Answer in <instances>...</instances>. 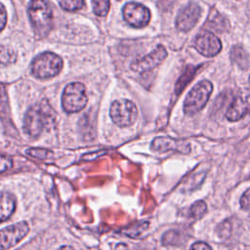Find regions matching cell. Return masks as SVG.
Wrapping results in <instances>:
<instances>
[{"mask_svg":"<svg viewBox=\"0 0 250 250\" xmlns=\"http://www.w3.org/2000/svg\"><path fill=\"white\" fill-rule=\"evenodd\" d=\"M56 111L47 100L30 106L23 118L24 133L31 138L38 137L56 121Z\"/></svg>","mask_w":250,"mask_h":250,"instance_id":"cell-1","label":"cell"},{"mask_svg":"<svg viewBox=\"0 0 250 250\" xmlns=\"http://www.w3.org/2000/svg\"><path fill=\"white\" fill-rule=\"evenodd\" d=\"M27 14L36 37H46L53 27V14L46 1L30 0Z\"/></svg>","mask_w":250,"mask_h":250,"instance_id":"cell-2","label":"cell"},{"mask_svg":"<svg viewBox=\"0 0 250 250\" xmlns=\"http://www.w3.org/2000/svg\"><path fill=\"white\" fill-rule=\"evenodd\" d=\"M62 64V60L59 55L52 52H44L33 59L31 73L39 79L51 78L61 72Z\"/></svg>","mask_w":250,"mask_h":250,"instance_id":"cell-3","label":"cell"},{"mask_svg":"<svg viewBox=\"0 0 250 250\" xmlns=\"http://www.w3.org/2000/svg\"><path fill=\"white\" fill-rule=\"evenodd\" d=\"M213 91L212 83L202 80L197 83L187 95L184 102V111L187 115H193L200 111L207 104Z\"/></svg>","mask_w":250,"mask_h":250,"instance_id":"cell-4","label":"cell"},{"mask_svg":"<svg viewBox=\"0 0 250 250\" xmlns=\"http://www.w3.org/2000/svg\"><path fill=\"white\" fill-rule=\"evenodd\" d=\"M87 102L86 88L82 83L73 82L64 88L62 95V105L65 112H78L85 107Z\"/></svg>","mask_w":250,"mask_h":250,"instance_id":"cell-5","label":"cell"},{"mask_svg":"<svg viewBox=\"0 0 250 250\" xmlns=\"http://www.w3.org/2000/svg\"><path fill=\"white\" fill-rule=\"evenodd\" d=\"M109 115L117 126L129 127L137 120L138 109L136 104L129 100H116L110 105Z\"/></svg>","mask_w":250,"mask_h":250,"instance_id":"cell-6","label":"cell"},{"mask_svg":"<svg viewBox=\"0 0 250 250\" xmlns=\"http://www.w3.org/2000/svg\"><path fill=\"white\" fill-rule=\"evenodd\" d=\"M29 231L26 222H19L0 230V250H7L18 244Z\"/></svg>","mask_w":250,"mask_h":250,"instance_id":"cell-7","label":"cell"},{"mask_svg":"<svg viewBox=\"0 0 250 250\" xmlns=\"http://www.w3.org/2000/svg\"><path fill=\"white\" fill-rule=\"evenodd\" d=\"M124 20L134 27H144L146 25L150 20V12L149 10L136 2L127 3L122 10Z\"/></svg>","mask_w":250,"mask_h":250,"instance_id":"cell-8","label":"cell"},{"mask_svg":"<svg viewBox=\"0 0 250 250\" xmlns=\"http://www.w3.org/2000/svg\"><path fill=\"white\" fill-rule=\"evenodd\" d=\"M195 49L205 57H213L222 49V43L211 31L200 32L194 41Z\"/></svg>","mask_w":250,"mask_h":250,"instance_id":"cell-9","label":"cell"},{"mask_svg":"<svg viewBox=\"0 0 250 250\" xmlns=\"http://www.w3.org/2000/svg\"><path fill=\"white\" fill-rule=\"evenodd\" d=\"M201 9L198 5L194 3H189L188 5L182 8L176 19V26L181 31L190 30L197 22L200 18Z\"/></svg>","mask_w":250,"mask_h":250,"instance_id":"cell-10","label":"cell"},{"mask_svg":"<svg viewBox=\"0 0 250 250\" xmlns=\"http://www.w3.org/2000/svg\"><path fill=\"white\" fill-rule=\"evenodd\" d=\"M166 57H167V51L165 50V48L162 46H158L150 54L136 60L132 63L131 67L135 71H140V72L150 70L156 65H158Z\"/></svg>","mask_w":250,"mask_h":250,"instance_id":"cell-11","label":"cell"},{"mask_svg":"<svg viewBox=\"0 0 250 250\" xmlns=\"http://www.w3.org/2000/svg\"><path fill=\"white\" fill-rule=\"evenodd\" d=\"M250 112V94L241 93L234 98L229 105L226 117L229 121H237Z\"/></svg>","mask_w":250,"mask_h":250,"instance_id":"cell-12","label":"cell"},{"mask_svg":"<svg viewBox=\"0 0 250 250\" xmlns=\"http://www.w3.org/2000/svg\"><path fill=\"white\" fill-rule=\"evenodd\" d=\"M150 148L153 151L159 152H165L167 150H177L182 153H188L190 150V146L184 141L176 140L170 137H157L152 141Z\"/></svg>","mask_w":250,"mask_h":250,"instance_id":"cell-13","label":"cell"},{"mask_svg":"<svg viewBox=\"0 0 250 250\" xmlns=\"http://www.w3.org/2000/svg\"><path fill=\"white\" fill-rule=\"evenodd\" d=\"M205 27L215 32L223 33L229 29V23L224 16H222L216 10H212L206 21Z\"/></svg>","mask_w":250,"mask_h":250,"instance_id":"cell-14","label":"cell"},{"mask_svg":"<svg viewBox=\"0 0 250 250\" xmlns=\"http://www.w3.org/2000/svg\"><path fill=\"white\" fill-rule=\"evenodd\" d=\"M16 209V198L8 191H0V223L8 220Z\"/></svg>","mask_w":250,"mask_h":250,"instance_id":"cell-15","label":"cell"},{"mask_svg":"<svg viewBox=\"0 0 250 250\" xmlns=\"http://www.w3.org/2000/svg\"><path fill=\"white\" fill-rule=\"evenodd\" d=\"M230 59L234 63H236L240 68H243V69L247 68L250 64L248 54L243 49V47L238 45H235L231 48Z\"/></svg>","mask_w":250,"mask_h":250,"instance_id":"cell-16","label":"cell"},{"mask_svg":"<svg viewBox=\"0 0 250 250\" xmlns=\"http://www.w3.org/2000/svg\"><path fill=\"white\" fill-rule=\"evenodd\" d=\"M197 68H198V66H188V67L185 70L184 74L180 77V79H179V81H178V84H177V87H176L178 94H180V92L182 91V89L188 83V81H189L190 79H192V77L194 76V74H195Z\"/></svg>","mask_w":250,"mask_h":250,"instance_id":"cell-17","label":"cell"},{"mask_svg":"<svg viewBox=\"0 0 250 250\" xmlns=\"http://www.w3.org/2000/svg\"><path fill=\"white\" fill-rule=\"evenodd\" d=\"M93 11L99 17H104L109 10V0H92Z\"/></svg>","mask_w":250,"mask_h":250,"instance_id":"cell-18","label":"cell"},{"mask_svg":"<svg viewBox=\"0 0 250 250\" xmlns=\"http://www.w3.org/2000/svg\"><path fill=\"white\" fill-rule=\"evenodd\" d=\"M207 211V206L204 201H195L189 208V215L194 219H200Z\"/></svg>","mask_w":250,"mask_h":250,"instance_id":"cell-19","label":"cell"},{"mask_svg":"<svg viewBox=\"0 0 250 250\" xmlns=\"http://www.w3.org/2000/svg\"><path fill=\"white\" fill-rule=\"evenodd\" d=\"M62 9L73 12L81 9L84 6V0H57Z\"/></svg>","mask_w":250,"mask_h":250,"instance_id":"cell-20","label":"cell"},{"mask_svg":"<svg viewBox=\"0 0 250 250\" xmlns=\"http://www.w3.org/2000/svg\"><path fill=\"white\" fill-rule=\"evenodd\" d=\"M0 113L2 115H9V100L6 86L0 83Z\"/></svg>","mask_w":250,"mask_h":250,"instance_id":"cell-21","label":"cell"},{"mask_svg":"<svg viewBox=\"0 0 250 250\" xmlns=\"http://www.w3.org/2000/svg\"><path fill=\"white\" fill-rule=\"evenodd\" d=\"M16 61V53L7 46L0 47V62L7 64Z\"/></svg>","mask_w":250,"mask_h":250,"instance_id":"cell-22","label":"cell"},{"mask_svg":"<svg viewBox=\"0 0 250 250\" xmlns=\"http://www.w3.org/2000/svg\"><path fill=\"white\" fill-rule=\"evenodd\" d=\"M26 153L28 155H31V156L39 158V159H47V158L53 156L52 151L43 149V148H28L26 150Z\"/></svg>","mask_w":250,"mask_h":250,"instance_id":"cell-23","label":"cell"},{"mask_svg":"<svg viewBox=\"0 0 250 250\" xmlns=\"http://www.w3.org/2000/svg\"><path fill=\"white\" fill-rule=\"evenodd\" d=\"M240 206L243 210L250 211V188H248L240 197Z\"/></svg>","mask_w":250,"mask_h":250,"instance_id":"cell-24","label":"cell"},{"mask_svg":"<svg viewBox=\"0 0 250 250\" xmlns=\"http://www.w3.org/2000/svg\"><path fill=\"white\" fill-rule=\"evenodd\" d=\"M12 165H13V161L10 157L0 156V173H3L6 170L10 169Z\"/></svg>","mask_w":250,"mask_h":250,"instance_id":"cell-25","label":"cell"},{"mask_svg":"<svg viewBox=\"0 0 250 250\" xmlns=\"http://www.w3.org/2000/svg\"><path fill=\"white\" fill-rule=\"evenodd\" d=\"M7 23V12L2 3H0V31H2Z\"/></svg>","mask_w":250,"mask_h":250,"instance_id":"cell-26","label":"cell"},{"mask_svg":"<svg viewBox=\"0 0 250 250\" xmlns=\"http://www.w3.org/2000/svg\"><path fill=\"white\" fill-rule=\"evenodd\" d=\"M189 250H212V248L205 242H195L190 246Z\"/></svg>","mask_w":250,"mask_h":250,"instance_id":"cell-27","label":"cell"},{"mask_svg":"<svg viewBox=\"0 0 250 250\" xmlns=\"http://www.w3.org/2000/svg\"><path fill=\"white\" fill-rule=\"evenodd\" d=\"M174 1H175V0H159V1H158V5H159V7H160L161 9L166 10V9H169V8L172 6V4L174 3Z\"/></svg>","mask_w":250,"mask_h":250,"instance_id":"cell-28","label":"cell"},{"mask_svg":"<svg viewBox=\"0 0 250 250\" xmlns=\"http://www.w3.org/2000/svg\"><path fill=\"white\" fill-rule=\"evenodd\" d=\"M58 250H75L73 247L71 246H68V245H64V246H62L60 247Z\"/></svg>","mask_w":250,"mask_h":250,"instance_id":"cell-29","label":"cell"},{"mask_svg":"<svg viewBox=\"0 0 250 250\" xmlns=\"http://www.w3.org/2000/svg\"><path fill=\"white\" fill-rule=\"evenodd\" d=\"M249 222H250V221H249Z\"/></svg>","mask_w":250,"mask_h":250,"instance_id":"cell-30","label":"cell"}]
</instances>
